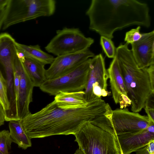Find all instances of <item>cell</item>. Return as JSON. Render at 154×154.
<instances>
[{"instance_id": "obj_13", "label": "cell", "mask_w": 154, "mask_h": 154, "mask_svg": "<svg viewBox=\"0 0 154 154\" xmlns=\"http://www.w3.org/2000/svg\"><path fill=\"white\" fill-rule=\"evenodd\" d=\"M131 50L138 67L146 68L154 64V30L142 33L140 39L131 44Z\"/></svg>"}, {"instance_id": "obj_20", "label": "cell", "mask_w": 154, "mask_h": 154, "mask_svg": "<svg viewBox=\"0 0 154 154\" xmlns=\"http://www.w3.org/2000/svg\"><path fill=\"white\" fill-rule=\"evenodd\" d=\"M100 44L106 55L108 58L113 59L115 56L116 48L111 39L101 36Z\"/></svg>"}, {"instance_id": "obj_19", "label": "cell", "mask_w": 154, "mask_h": 154, "mask_svg": "<svg viewBox=\"0 0 154 154\" xmlns=\"http://www.w3.org/2000/svg\"><path fill=\"white\" fill-rule=\"evenodd\" d=\"M12 142L8 131L4 130L0 131V152L8 154Z\"/></svg>"}, {"instance_id": "obj_18", "label": "cell", "mask_w": 154, "mask_h": 154, "mask_svg": "<svg viewBox=\"0 0 154 154\" xmlns=\"http://www.w3.org/2000/svg\"><path fill=\"white\" fill-rule=\"evenodd\" d=\"M10 134L12 142L17 144L19 147L26 149L31 147V139L25 132L20 120L9 122Z\"/></svg>"}, {"instance_id": "obj_15", "label": "cell", "mask_w": 154, "mask_h": 154, "mask_svg": "<svg viewBox=\"0 0 154 154\" xmlns=\"http://www.w3.org/2000/svg\"><path fill=\"white\" fill-rule=\"evenodd\" d=\"M84 91L74 92H60L55 96L54 101L59 107L71 109L87 106L88 102L85 97Z\"/></svg>"}, {"instance_id": "obj_17", "label": "cell", "mask_w": 154, "mask_h": 154, "mask_svg": "<svg viewBox=\"0 0 154 154\" xmlns=\"http://www.w3.org/2000/svg\"><path fill=\"white\" fill-rule=\"evenodd\" d=\"M16 47L18 55L20 57L30 58L45 65L51 64L54 58L52 56L43 51L38 45H27L17 42Z\"/></svg>"}, {"instance_id": "obj_31", "label": "cell", "mask_w": 154, "mask_h": 154, "mask_svg": "<svg viewBox=\"0 0 154 154\" xmlns=\"http://www.w3.org/2000/svg\"><path fill=\"white\" fill-rule=\"evenodd\" d=\"M9 0H0V8L6 6L9 2Z\"/></svg>"}, {"instance_id": "obj_12", "label": "cell", "mask_w": 154, "mask_h": 154, "mask_svg": "<svg viewBox=\"0 0 154 154\" xmlns=\"http://www.w3.org/2000/svg\"><path fill=\"white\" fill-rule=\"evenodd\" d=\"M112 97L115 103H119L120 108H127L131 105L120 67L116 56L107 70Z\"/></svg>"}, {"instance_id": "obj_25", "label": "cell", "mask_w": 154, "mask_h": 154, "mask_svg": "<svg viewBox=\"0 0 154 154\" xmlns=\"http://www.w3.org/2000/svg\"><path fill=\"white\" fill-rule=\"evenodd\" d=\"M152 91H154V64L146 68Z\"/></svg>"}, {"instance_id": "obj_16", "label": "cell", "mask_w": 154, "mask_h": 154, "mask_svg": "<svg viewBox=\"0 0 154 154\" xmlns=\"http://www.w3.org/2000/svg\"><path fill=\"white\" fill-rule=\"evenodd\" d=\"M19 57L34 87H39L47 79L45 65L30 58Z\"/></svg>"}, {"instance_id": "obj_28", "label": "cell", "mask_w": 154, "mask_h": 154, "mask_svg": "<svg viewBox=\"0 0 154 154\" xmlns=\"http://www.w3.org/2000/svg\"><path fill=\"white\" fill-rule=\"evenodd\" d=\"M149 119L154 122V109L144 108Z\"/></svg>"}, {"instance_id": "obj_34", "label": "cell", "mask_w": 154, "mask_h": 154, "mask_svg": "<svg viewBox=\"0 0 154 154\" xmlns=\"http://www.w3.org/2000/svg\"><path fill=\"white\" fill-rule=\"evenodd\" d=\"M0 154H2V153L1 152H0Z\"/></svg>"}, {"instance_id": "obj_29", "label": "cell", "mask_w": 154, "mask_h": 154, "mask_svg": "<svg viewBox=\"0 0 154 154\" xmlns=\"http://www.w3.org/2000/svg\"><path fill=\"white\" fill-rule=\"evenodd\" d=\"M149 154H154V139L151 140L146 146Z\"/></svg>"}, {"instance_id": "obj_5", "label": "cell", "mask_w": 154, "mask_h": 154, "mask_svg": "<svg viewBox=\"0 0 154 154\" xmlns=\"http://www.w3.org/2000/svg\"><path fill=\"white\" fill-rule=\"evenodd\" d=\"M55 11L52 0H10L2 29L40 17L50 16Z\"/></svg>"}, {"instance_id": "obj_22", "label": "cell", "mask_w": 154, "mask_h": 154, "mask_svg": "<svg viewBox=\"0 0 154 154\" xmlns=\"http://www.w3.org/2000/svg\"><path fill=\"white\" fill-rule=\"evenodd\" d=\"M141 26H138L126 33L124 41L127 43L131 44L137 41L141 38L142 33L140 32Z\"/></svg>"}, {"instance_id": "obj_3", "label": "cell", "mask_w": 154, "mask_h": 154, "mask_svg": "<svg viewBox=\"0 0 154 154\" xmlns=\"http://www.w3.org/2000/svg\"><path fill=\"white\" fill-rule=\"evenodd\" d=\"M128 44H121L116 48V56L120 67L131 110L138 112L144 108L147 98L152 91L146 68H139Z\"/></svg>"}, {"instance_id": "obj_4", "label": "cell", "mask_w": 154, "mask_h": 154, "mask_svg": "<svg viewBox=\"0 0 154 154\" xmlns=\"http://www.w3.org/2000/svg\"><path fill=\"white\" fill-rule=\"evenodd\" d=\"M74 136L79 149L85 154H120L117 135L105 113L86 124Z\"/></svg>"}, {"instance_id": "obj_7", "label": "cell", "mask_w": 154, "mask_h": 154, "mask_svg": "<svg viewBox=\"0 0 154 154\" xmlns=\"http://www.w3.org/2000/svg\"><path fill=\"white\" fill-rule=\"evenodd\" d=\"M56 32L45 49L57 56L86 50L94 42L92 38L86 37L78 28L65 27Z\"/></svg>"}, {"instance_id": "obj_32", "label": "cell", "mask_w": 154, "mask_h": 154, "mask_svg": "<svg viewBox=\"0 0 154 154\" xmlns=\"http://www.w3.org/2000/svg\"><path fill=\"white\" fill-rule=\"evenodd\" d=\"M74 154H85L83 152L79 149H77Z\"/></svg>"}, {"instance_id": "obj_23", "label": "cell", "mask_w": 154, "mask_h": 154, "mask_svg": "<svg viewBox=\"0 0 154 154\" xmlns=\"http://www.w3.org/2000/svg\"><path fill=\"white\" fill-rule=\"evenodd\" d=\"M144 108L154 109V91L149 95L146 101Z\"/></svg>"}, {"instance_id": "obj_14", "label": "cell", "mask_w": 154, "mask_h": 154, "mask_svg": "<svg viewBox=\"0 0 154 154\" xmlns=\"http://www.w3.org/2000/svg\"><path fill=\"white\" fill-rule=\"evenodd\" d=\"M117 136L123 154H131L146 146L151 140L154 139V122L138 132Z\"/></svg>"}, {"instance_id": "obj_11", "label": "cell", "mask_w": 154, "mask_h": 154, "mask_svg": "<svg viewBox=\"0 0 154 154\" xmlns=\"http://www.w3.org/2000/svg\"><path fill=\"white\" fill-rule=\"evenodd\" d=\"M94 54L89 49L75 53L57 56L46 70L47 79H52L69 72Z\"/></svg>"}, {"instance_id": "obj_24", "label": "cell", "mask_w": 154, "mask_h": 154, "mask_svg": "<svg viewBox=\"0 0 154 154\" xmlns=\"http://www.w3.org/2000/svg\"><path fill=\"white\" fill-rule=\"evenodd\" d=\"M9 2L5 6L0 8V29L2 26L7 14Z\"/></svg>"}, {"instance_id": "obj_8", "label": "cell", "mask_w": 154, "mask_h": 154, "mask_svg": "<svg viewBox=\"0 0 154 154\" xmlns=\"http://www.w3.org/2000/svg\"><path fill=\"white\" fill-rule=\"evenodd\" d=\"M105 113L117 135L138 132L154 122L147 116L130 112L127 108L112 110L108 103Z\"/></svg>"}, {"instance_id": "obj_21", "label": "cell", "mask_w": 154, "mask_h": 154, "mask_svg": "<svg viewBox=\"0 0 154 154\" xmlns=\"http://www.w3.org/2000/svg\"><path fill=\"white\" fill-rule=\"evenodd\" d=\"M0 102L6 113L9 108V103L7 96V89L5 82L0 77Z\"/></svg>"}, {"instance_id": "obj_9", "label": "cell", "mask_w": 154, "mask_h": 154, "mask_svg": "<svg viewBox=\"0 0 154 154\" xmlns=\"http://www.w3.org/2000/svg\"><path fill=\"white\" fill-rule=\"evenodd\" d=\"M109 78L104 58L100 54L91 58L88 79L85 89V97L89 102L109 95L107 81Z\"/></svg>"}, {"instance_id": "obj_2", "label": "cell", "mask_w": 154, "mask_h": 154, "mask_svg": "<svg viewBox=\"0 0 154 154\" xmlns=\"http://www.w3.org/2000/svg\"><path fill=\"white\" fill-rule=\"evenodd\" d=\"M86 14L89 29L111 39L117 30L151 25L148 5L136 0H92Z\"/></svg>"}, {"instance_id": "obj_1", "label": "cell", "mask_w": 154, "mask_h": 154, "mask_svg": "<svg viewBox=\"0 0 154 154\" xmlns=\"http://www.w3.org/2000/svg\"><path fill=\"white\" fill-rule=\"evenodd\" d=\"M106 106L101 98L88 102L85 107L71 109L59 107L53 100L39 111L30 112L20 122L31 139L59 135H74L86 124L103 114Z\"/></svg>"}, {"instance_id": "obj_10", "label": "cell", "mask_w": 154, "mask_h": 154, "mask_svg": "<svg viewBox=\"0 0 154 154\" xmlns=\"http://www.w3.org/2000/svg\"><path fill=\"white\" fill-rule=\"evenodd\" d=\"M14 69L19 79V92L17 101V107L18 117L20 120L30 112L29 106L32 101L33 90L34 87L18 54L15 60Z\"/></svg>"}, {"instance_id": "obj_6", "label": "cell", "mask_w": 154, "mask_h": 154, "mask_svg": "<svg viewBox=\"0 0 154 154\" xmlns=\"http://www.w3.org/2000/svg\"><path fill=\"white\" fill-rule=\"evenodd\" d=\"M91 58H89L67 73L46 79L39 87L42 91L55 96L60 92L84 91L88 79Z\"/></svg>"}, {"instance_id": "obj_30", "label": "cell", "mask_w": 154, "mask_h": 154, "mask_svg": "<svg viewBox=\"0 0 154 154\" xmlns=\"http://www.w3.org/2000/svg\"><path fill=\"white\" fill-rule=\"evenodd\" d=\"M135 154H149L146 148V146L140 149L135 152Z\"/></svg>"}, {"instance_id": "obj_33", "label": "cell", "mask_w": 154, "mask_h": 154, "mask_svg": "<svg viewBox=\"0 0 154 154\" xmlns=\"http://www.w3.org/2000/svg\"><path fill=\"white\" fill-rule=\"evenodd\" d=\"M120 154H123V153L121 149L120 150Z\"/></svg>"}, {"instance_id": "obj_26", "label": "cell", "mask_w": 154, "mask_h": 154, "mask_svg": "<svg viewBox=\"0 0 154 154\" xmlns=\"http://www.w3.org/2000/svg\"><path fill=\"white\" fill-rule=\"evenodd\" d=\"M14 85L15 95L16 98V101H17L19 95V79L18 75L15 71L14 74Z\"/></svg>"}, {"instance_id": "obj_27", "label": "cell", "mask_w": 154, "mask_h": 154, "mask_svg": "<svg viewBox=\"0 0 154 154\" xmlns=\"http://www.w3.org/2000/svg\"><path fill=\"white\" fill-rule=\"evenodd\" d=\"M5 113L4 109L0 102V126L4 125L5 120Z\"/></svg>"}]
</instances>
